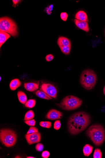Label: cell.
Listing matches in <instances>:
<instances>
[{"label": "cell", "mask_w": 105, "mask_h": 158, "mask_svg": "<svg viewBox=\"0 0 105 158\" xmlns=\"http://www.w3.org/2000/svg\"><path fill=\"white\" fill-rule=\"evenodd\" d=\"M91 118L86 112L80 111L74 113L69 118L67 127L72 135H76L83 132L90 124Z\"/></svg>", "instance_id": "1"}, {"label": "cell", "mask_w": 105, "mask_h": 158, "mask_svg": "<svg viewBox=\"0 0 105 158\" xmlns=\"http://www.w3.org/2000/svg\"><path fill=\"white\" fill-rule=\"evenodd\" d=\"M105 132L104 129L102 126L93 124L88 129L86 134L95 145L99 146L105 142Z\"/></svg>", "instance_id": "2"}, {"label": "cell", "mask_w": 105, "mask_h": 158, "mask_svg": "<svg viewBox=\"0 0 105 158\" xmlns=\"http://www.w3.org/2000/svg\"><path fill=\"white\" fill-rule=\"evenodd\" d=\"M97 77L94 72L90 69L84 70L81 73L80 83L82 86L87 90L93 89L97 83Z\"/></svg>", "instance_id": "3"}, {"label": "cell", "mask_w": 105, "mask_h": 158, "mask_svg": "<svg viewBox=\"0 0 105 158\" xmlns=\"http://www.w3.org/2000/svg\"><path fill=\"white\" fill-rule=\"evenodd\" d=\"M83 101L78 98L69 95L63 98L60 103L56 104L60 108L67 111H72L79 108Z\"/></svg>", "instance_id": "4"}, {"label": "cell", "mask_w": 105, "mask_h": 158, "mask_svg": "<svg viewBox=\"0 0 105 158\" xmlns=\"http://www.w3.org/2000/svg\"><path fill=\"white\" fill-rule=\"evenodd\" d=\"M0 31L8 33L13 37L18 35V27L15 23L7 17L0 19Z\"/></svg>", "instance_id": "5"}, {"label": "cell", "mask_w": 105, "mask_h": 158, "mask_svg": "<svg viewBox=\"0 0 105 158\" xmlns=\"http://www.w3.org/2000/svg\"><path fill=\"white\" fill-rule=\"evenodd\" d=\"M0 140L1 143L5 146L8 147H12L16 143L17 135L12 130L2 129L0 133Z\"/></svg>", "instance_id": "6"}, {"label": "cell", "mask_w": 105, "mask_h": 158, "mask_svg": "<svg viewBox=\"0 0 105 158\" xmlns=\"http://www.w3.org/2000/svg\"><path fill=\"white\" fill-rule=\"evenodd\" d=\"M41 89L45 92L51 97L56 98L57 95V91L55 86L49 83H43L41 85Z\"/></svg>", "instance_id": "7"}, {"label": "cell", "mask_w": 105, "mask_h": 158, "mask_svg": "<svg viewBox=\"0 0 105 158\" xmlns=\"http://www.w3.org/2000/svg\"><path fill=\"white\" fill-rule=\"evenodd\" d=\"M41 134L40 132H37L30 134H26L25 138L27 142L29 145L39 143L41 140Z\"/></svg>", "instance_id": "8"}, {"label": "cell", "mask_w": 105, "mask_h": 158, "mask_svg": "<svg viewBox=\"0 0 105 158\" xmlns=\"http://www.w3.org/2000/svg\"><path fill=\"white\" fill-rule=\"evenodd\" d=\"M62 115L61 112L56 109H52L47 113L46 117L47 119L54 120L61 118Z\"/></svg>", "instance_id": "9"}, {"label": "cell", "mask_w": 105, "mask_h": 158, "mask_svg": "<svg viewBox=\"0 0 105 158\" xmlns=\"http://www.w3.org/2000/svg\"><path fill=\"white\" fill-rule=\"evenodd\" d=\"M74 22L76 25L79 29L87 32L89 31V29L88 22L81 21H79L76 19H74Z\"/></svg>", "instance_id": "10"}, {"label": "cell", "mask_w": 105, "mask_h": 158, "mask_svg": "<svg viewBox=\"0 0 105 158\" xmlns=\"http://www.w3.org/2000/svg\"><path fill=\"white\" fill-rule=\"evenodd\" d=\"M57 44L59 47L64 46H71L70 40L66 38L63 36L60 37L57 40Z\"/></svg>", "instance_id": "11"}, {"label": "cell", "mask_w": 105, "mask_h": 158, "mask_svg": "<svg viewBox=\"0 0 105 158\" xmlns=\"http://www.w3.org/2000/svg\"><path fill=\"white\" fill-rule=\"evenodd\" d=\"M24 88L29 92H34L39 88V84L33 82H28L24 84Z\"/></svg>", "instance_id": "12"}, {"label": "cell", "mask_w": 105, "mask_h": 158, "mask_svg": "<svg viewBox=\"0 0 105 158\" xmlns=\"http://www.w3.org/2000/svg\"><path fill=\"white\" fill-rule=\"evenodd\" d=\"M75 18L81 21L88 22L87 15L86 12L83 11L77 12L75 15Z\"/></svg>", "instance_id": "13"}, {"label": "cell", "mask_w": 105, "mask_h": 158, "mask_svg": "<svg viewBox=\"0 0 105 158\" xmlns=\"http://www.w3.org/2000/svg\"><path fill=\"white\" fill-rule=\"evenodd\" d=\"M21 85V82L18 79L12 80L9 84V88L12 91H14Z\"/></svg>", "instance_id": "14"}, {"label": "cell", "mask_w": 105, "mask_h": 158, "mask_svg": "<svg viewBox=\"0 0 105 158\" xmlns=\"http://www.w3.org/2000/svg\"><path fill=\"white\" fill-rule=\"evenodd\" d=\"M11 36L7 33L0 31V47L4 44Z\"/></svg>", "instance_id": "15"}, {"label": "cell", "mask_w": 105, "mask_h": 158, "mask_svg": "<svg viewBox=\"0 0 105 158\" xmlns=\"http://www.w3.org/2000/svg\"><path fill=\"white\" fill-rule=\"evenodd\" d=\"M93 147L89 144H86L83 148V152L84 155L86 157H89L92 153Z\"/></svg>", "instance_id": "16"}, {"label": "cell", "mask_w": 105, "mask_h": 158, "mask_svg": "<svg viewBox=\"0 0 105 158\" xmlns=\"http://www.w3.org/2000/svg\"><path fill=\"white\" fill-rule=\"evenodd\" d=\"M35 94L38 97L47 100H50L53 99L52 98L43 91L38 90L36 92Z\"/></svg>", "instance_id": "17"}, {"label": "cell", "mask_w": 105, "mask_h": 158, "mask_svg": "<svg viewBox=\"0 0 105 158\" xmlns=\"http://www.w3.org/2000/svg\"><path fill=\"white\" fill-rule=\"evenodd\" d=\"M18 96L19 101L23 104H25L27 101V97L25 93L22 91H18Z\"/></svg>", "instance_id": "18"}, {"label": "cell", "mask_w": 105, "mask_h": 158, "mask_svg": "<svg viewBox=\"0 0 105 158\" xmlns=\"http://www.w3.org/2000/svg\"><path fill=\"white\" fill-rule=\"evenodd\" d=\"M36 104V101L35 99H30L27 101L25 104V107L29 108H32L35 107Z\"/></svg>", "instance_id": "19"}, {"label": "cell", "mask_w": 105, "mask_h": 158, "mask_svg": "<svg viewBox=\"0 0 105 158\" xmlns=\"http://www.w3.org/2000/svg\"><path fill=\"white\" fill-rule=\"evenodd\" d=\"M35 113L32 110H30L27 112L25 115V121L33 119L35 117Z\"/></svg>", "instance_id": "20"}, {"label": "cell", "mask_w": 105, "mask_h": 158, "mask_svg": "<svg viewBox=\"0 0 105 158\" xmlns=\"http://www.w3.org/2000/svg\"><path fill=\"white\" fill-rule=\"evenodd\" d=\"M60 48L63 53L66 55H68L70 52L71 46L60 47Z\"/></svg>", "instance_id": "21"}, {"label": "cell", "mask_w": 105, "mask_h": 158, "mask_svg": "<svg viewBox=\"0 0 105 158\" xmlns=\"http://www.w3.org/2000/svg\"><path fill=\"white\" fill-rule=\"evenodd\" d=\"M52 123L49 121H42L39 123L40 125L43 128L49 129L51 126Z\"/></svg>", "instance_id": "22"}, {"label": "cell", "mask_w": 105, "mask_h": 158, "mask_svg": "<svg viewBox=\"0 0 105 158\" xmlns=\"http://www.w3.org/2000/svg\"><path fill=\"white\" fill-rule=\"evenodd\" d=\"M102 157V153L101 150L98 148H97L94 150L93 155V158H101Z\"/></svg>", "instance_id": "23"}, {"label": "cell", "mask_w": 105, "mask_h": 158, "mask_svg": "<svg viewBox=\"0 0 105 158\" xmlns=\"http://www.w3.org/2000/svg\"><path fill=\"white\" fill-rule=\"evenodd\" d=\"M61 125V124L60 120H56L54 123V129L56 130H58L60 128Z\"/></svg>", "instance_id": "24"}, {"label": "cell", "mask_w": 105, "mask_h": 158, "mask_svg": "<svg viewBox=\"0 0 105 158\" xmlns=\"http://www.w3.org/2000/svg\"><path fill=\"white\" fill-rule=\"evenodd\" d=\"M26 124L30 126H35L36 124V121L34 119L26 120L25 121Z\"/></svg>", "instance_id": "25"}, {"label": "cell", "mask_w": 105, "mask_h": 158, "mask_svg": "<svg viewBox=\"0 0 105 158\" xmlns=\"http://www.w3.org/2000/svg\"><path fill=\"white\" fill-rule=\"evenodd\" d=\"M39 132V130L36 127L32 126L30 127L27 134H30L35 132Z\"/></svg>", "instance_id": "26"}, {"label": "cell", "mask_w": 105, "mask_h": 158, "mask_svg": "<svg viewBox=\"0 0 105 158\" xmlns=\"http://www.w3.org/2000/svg\"><path fill=\"white\" fill-rule=\"evenodd\" d=\"M44 148L43 144L41 143L37 144L35 146V149L37 151L39 152H42Z\"/></svg>", "instance_id": "27"}, {"label": "cell", "mask_w": 105, "mask_h": 158, "mask_svg": "<svg viewBox=\"0 0 105 158\" xmlns=\"http://www.w3.org/2000/svg\"><path fill=\"white\" fill-rule=\"evenodd\" d=\"M60 18L64 21H66L67 20L68 15L65 12H63L61 13L60 15Z\"/></svg>", "instance_id": "28"}, {"label": "cell", "mask_w": 105, "mask_h": 158, "mask_svg": "<svg viewBox=\"0 0 105 158\" xmlns=\"http://www.w3.org/2000/svg\"><path fill=\"white\" fill-rule=\"evenodd\" d=\"M42 157L43 158H48L50 156V153L48 151H44L41 155Z\"/></svg>", "instance_id": "29"}, {"label": "cell", "mask_w": 105, "mask_h": 158, "mask_svg": "<svg viewBox=\"0 0 105 158\" xmlns=\"http://www.w3.org/2000/svg\"><path fill=\"white\" fill-rule=\"evenodd\" d=\"M54 58V56L51 54H49L46 56L45 59L47 62H50L52 61Z\"/></svg>", "instance_id": "30"}, {"label": "cell", "mask_w": 105, "mask_h": 158, "mask_svg": "<svg viewBox=\"0 0 105 158\" xmlns=\"http://www.w3.org/2000/svg\"><path fill=\"white\" fill-rule=\"evenodd\" d=\"M12 1L13 3V6L15 8L16 6H18L20 4L22 1H20V0H13Z\"/></svg>", "instance_id": "31"}, {"label": "cell", "mask_w": 105, "mask_h": 158, "mask_svg": "<svg viewBox=\"0 0 105 158\" xmlns=\"http://www.w3.org/2000/svg\"><path fill=\"white\" fill-rule=\"evenodd\" d=\"M45 11L48 15H50L51 14V11H52L49 8V6L47 7L45 10Z\"/></svg>", "instance_id": "32"}, {"label": "cell", "mask_w": 105, "mask_h": 158, "mask_svg": "<svg viewBox=\"0 0 105 158\" xmlns=\"http://www.w3.org/2000/svg\"><path fill=\"white\" fill-rule=\"evenodd\" d=\"M49 8L52 11L53 8V5H50L49 6Z\"/></svg>", "instance_id": "33"}, {"label": "cell", "mask_w": 105, "mask_h": 158, "mask_svg": "<svg viewBox=\"0 0 105 158\" xmlns=\"http://www.w3.org/2000/svg\"><path fill=\"white\" fill-rule=\"evenodd\" d=\"M103 92L104 95H105V86L103 89Z\"/></svg>", "instance_id": "34"}, {"label": "cell", "mask_w": 105, "mask_h": 158, "mask_svg": "<svg viewBox=\"0 0 105 158\" xmlns=\"http://www.w3.org/2000/svg\"><path fill=\"white\" fill-rule=\"evenodd\" d=\"M27 158H35L36 157H27Z\"/></svg>", "instance_id": "35"}, {"label": "cell", "mask_w": 105, "mask_h": 158, "mask_svg": "<svg viewBox=\"0 0 105 158\" xmlns=\"http://www.w3.org/2000/svg\"><path fill=\"white\" fill-rule=\"evenodd\" d=\"M15 158H20V157L17 156L15 157Z\"/></svg>", "instance_id": "36"}, {"label": "cell", "mask_w": 105, "mask_h": 158, "mask_svg": "<svg viewBox=\"0 0 105 158\" xmlns=\"http://www.w3.org/2000/svg\"></svg>", "instance_id": "37"}]
</instances>
